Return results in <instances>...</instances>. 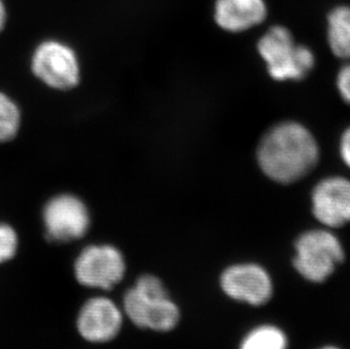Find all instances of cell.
<instances>
[{"label": "cell", "instance_id": "7", "mask_svg": "<svg viewBox=\"0 0 350 349\" xmlns=\"http://www.w3.org/2000/svg\"><path fill=\"white\" fill-rule=\"evenodd\" d=\"M74 272L83 286L110 289L125 276V259L113 245H90L79 254Z\"/></svg>", "mask_w": 350, "mask_h": 349}, {"label": "cell", "instance_id": "6", "mask_svg": "<svg viewBox=\"0 0 350 349\" xmlns=\"http://www.w3.org/2000/svg\"><path fill=\"white\" fill-rule=\"evenodd\" d=\"M42 220L46 238L56 243H68L85 236L91 226V214L79 196L60 193L46 201Z\"/></svg>", "mask_w": 350, "mask_h": 349}, {"label": "cell", "instance_id": "8", "mask_svg": "<svg viewBox=\"0 0 350 349\" xmlns=\"http://www.w3.org/2000/svg\"><path fill=\"white\" fill-rule=\"evenodd\" d=\"M311 211L322 227L337 229L350 224V178L327 174L312 188Z\"/></svg>", "mask_w": 350, "mask_h": 349}, {"label": "cell", "instance_id": "9", "mask_svg": "<svg viewBox=\"0 0 350 349\" xmlns=\"http://www.w3.org/2000/svg\"><path fill=\"white\" fill-rule=\"evenodd\" d=\"M221 288L232 300L260 307L272 296V281L268 272L255 263L236 264L221 274Z\"/></svg>", "mask_w": 350, "mask_h": 349}, {"label": "cell", "instance_id": "11", "mask_svg": "<svg viewBox=\"0 0 350 349\" xmlns=\"http://www.w3.org/2000/svg\"><path fill=\"white\" fill-rule=\"evenodd\" d=\"M268 17L265 0H215L213 18L222 31L243 34L265 23Z\"/></svg>", "mask_w": 350, "mask_h": 349}, {"label": "cell", "instance_id": "1", "mask_svg": "<svg viewBox=\"0 0 350 349\" xmlns=\"http://www.w3.org/2000/svg\"><path fill=\"white\" fill-rule=\"evenodd\" d=\"M255 159L262 174L279 185L303 181L317 168L321 148L303 122L284 119L270 126L258 140Z\"/></svg>", "mask_w": 350, "mask_h": 349}, {"label": "cell", "instance_id": "2", "mask_svg": "<svg viewBox=\"0 0 350 349\" xmlns=\"http://www.w3.org/2000/svg\"><path fill=\"white\" fill-rule=\"evenodd\" d=\"M258 56L275 82H298L311 74L317 56L308 46L296 42L288 27L273 25L256 43Z\"/></svg>", "mask_w": 350, "mask_h": 349}, {"label": "cell", "instance_id": "12", "mask_svg": "<svg viewBox=\"0 0 350 349\" xmlns=\"http://www.w3.org/2000/svg\"><path fill=\"white\" fill-rule=\"evenodd\" d=\"M327 42L336 58L350 62V6L340 5L327 14Z\"/></svg>", "mask_w": 350, "mask_h": 349}, {"label": "cell", "instance_id": "14", "mask_svg": "<svg viewBox=\"0 0 350 349\" xmlns=\"http://www.w3.org/2000/svg\"><path fill=\"white\" fill-rule=\"evenodd\" d=\"M287 337L273 326H258L245 337L241 349H287Z\"/></svg>", "mask_w": 350, "mask_h": 349}, {"label": "cell", "instance_id": "16", "mask_svg": "<svg viewBox=\"0 0 350 349\" xmlns=\"http://www.w3.org/2000/svg\"><path fill=\"white\" fill-rule=\"evenodd\" d=\"M336 89L340 99L350 107V62H344L338 70Z\"/></svg>", "mask_w": 350, "mask_h": 349}, {"label": "cell", "instance_id": "3", "mask_svg": "<svg viewBox=\"0 0 350 349\" xmlns=\"http://www.w3.org/2000/svg\"><path fill=\"white\" fill-rule=\"evenodd\" d=\"M124 310L136 326L159 333L170 331L179 321L178 307L161 280L152 274L142 276L125 294Z\"/></svg>", "mask_w": 350, "mask_h": 349}, {"label": "cell", "instance_id": "5", "mask_svg": "<svg viewBox=\"0 0 350 349\" xmlns=\"http://www.w3.org/2000/svg\"><path fill=\"white\" fill-rule=\"evenodd\" d=\"M31 70L40 82L56 91H70L81 82V63L73 47L56 39L39 43L31 56Z\"/></svg>", "mask_w": 350, "mask_h": 349}, {"label": "cell", "instance_id": "17", "mask_svg": "<svg viewBox=\"0 0 350 349\" xmlns=\"http://www.w3.org/2000/svg\"><path fill=\"white\" fill-rule=\"evenodd\" d=\"M338 152L345 167L350 170V125L341 133L338 143Z\"/></svg>", "mask_w": 350, "mask_h": 349}, {"label": "cell", "instance_id": "4", "mask_svg": "<svg viewBox=\"0 0 350 349\" xmlns=\"http://www.w3.org/2000/svg\"><path fill=\"white\" fill-rule=\"evenodd\" d=\"M344 260L342 243L329 228L304 231L295 242V269L312 283L325 281Z\"/></svg>", "mask_w": 350, "mask_h": 349}, {"label": "cell", "instance_id": "10", "mask_svg": "<svg viewBox=\"0 0 350 349\" xmlns=\"http://www.w3.org/2000/svg\"><path fill=\"white\" fill-rule=\"evenodd\" d=\"M122 312L107 297H94L88 300L77 316L79 335L90 343L110 341L122 329Z\"/></svg>", "mask_w": 350, "mask_h": 349}, {"label": "cell", "instance_id": "18", "mask_svg": "<svg viewBox=\"0 0 350 349\" xmlns=\"http://www.w3.org/2000/svg\"><path fill=\"white\" fill-rule=\"evenodd\" d=\"M7 22V8L3 0H0V32L5 29Z\"/></svg>", "mask_w": 350, "mask_h": 349}, {"label": "cell", "instance_id": "13", "mask_svg": "<svg viewBox=\"0 0 350 349\" xmlns=\"http://www.w3.org/2000/svg\"><path fill=\"white\" fill-rule=\"evenodd\" d=\"M22 112L16 101L0 91V143L13 141L20 132Z\"/></svg>", "mask_w": 350, "mask_h": 349}, {"label": "cell", "instance_id": "15", "mask_svg": "<svg viewBox=\"0 0 350 349\" xmlns=\"http://www.w3.org/2000/svg\"><path fill=\"white\" fill-rule=\"evenodd\" d=\"M18 248V235L13 226L0 222V264L12 260Z\"/></svg>", "mask_w": 350, "mask_h": 349}, {"label": "cell", "instance_id": "19", "mask_svg": "<svg viewBox=\"0 0 350 349\" xmlns=\"http://www.w3.org/2000/svg\"><path fill=\"white\" fill-rule=\"evenodd\" d=\"M321 349H340L338 348V347H334V346H327V347H323V348Z\"/></svg>", "mask_w": 350, "mask_h": 349}]
</instances>
